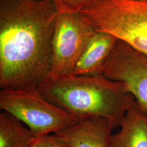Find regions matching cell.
Listing matches in <instances>:
<instances>
[{"label":"cell","instance_id":"obj_11","mask_svg":"<svg viewBox=\"0 0 147 147\" xmlns=\"http://www.w3.org/2000/svg\"><path fill=\"white\" fill-rule=\"evenodd\" d=\"M58 14L79 13L96 5L100 0H52Z\"/></svg>","mask_w":147,"mask_h":147},{"label":"cell","instance_id":"obj_5","mask_svg":"<svg viewBox=\"0 0 147 147\" xmlns=\"http://www.w3.org/2000/svg\"><path fill=\"white\" fill-rule=\"evenodd\" d=\"M96 32L80 12L58 14L49 78L73 75L79 58Z\"/></svg>","mask_w":147,"mask_h":147},{"label":"cell","instance_id":"obj_9","mask_svg":"<svg viewBox=\"0 0 147 147\" xmlns=\"http://www.w3.org/2000/svg\"><path fill=\"white\" fill-rule=\"evenodd\" d=\"M120 131L112 135L110 147H147V116L137 106L128 111Z\"/></svg>","mask_w":147,"mask_h":147},{"label":"cell","instance_id":"obj_4","mask_svg":"<svg viewBox=\"0 0 147 147\" xmlns=\"http://www.w3.org/2000/svg\"><path fill=\"white\" fill-rule=\"evenodd\" d=\"M0 108L24 123L36 137L55 134L80 121L76 116L48 101L38 88L2 89Z\"/></svg>","mask_w":147,"mask_h":147},{"label":"cell","instance_id":"obj_10","mask_svg":"<svg viewBox=\"0 0 147 147\" xmlns=\"http://www.w3.org/2000/svg\"><path fill=\"white\" fill-rule=\"evenodd\" d=\"M36 137L7 112L0 113V147H30Z\"/></svg>","mask_w":147,"mask_h":147},{"label":"cell","instance_id":"obj_8","mask_svg":"<svg viewBox=\"0 0 147 147\" xmlns=\"http://www.w3.org/2000/svg\"><path fill=\"white\" fill-rule=\"evenodd\" d=\"M118 40L109 33L96 32L79 58L73 75H100Z\"/></svg>","mask_w":147,"mask_h":147},{"label":"cell","instance_id":"obj_3","mask_svg":"<svg viewBox=\"0 0 147 147\" xmlns=\"http://www.w3.org/2000/svg\"><path fill=\"white\" fill-rule=\"evenodd\" d=\"M96 32H104L147 55V0H100L80 11Z\"/></svg>","mask_w":147,"mask_h":147},{"label":"cell","instance_id":"obj_12","mask_svg":"<svg viewBox=\"0 0 147 147\" xmlns=\"http://www.w3.org/2000/svg\"><path fill=\"white\" fill-rule=\"evenodd\" d=\"M30 147H71L63 138L55 135L37 137Z\"/></svg>","mask_w":147,"mask_h":147},{"label":"cell","instance_id":"obj_1","mask_svg":"<svg viewBox=\"0 0 147 147\" xmlns=\"http://www.w3.org/2000/svg\"><path fill=\"white\" fill-rule=\"evenodd\" d=\"M58 13L52 0H0V87L30 89L51 73Z\"/></svg>","mask_w":147,"mask_h":147},{"label":"cell","instance_id":"obj_7","mask_svg":"<svg viewBox=\"0 0 147 147\" xmlns=\"http://www.w3.org/2000/svg\"><path fill=\"white\" fill-rule=\"evenodd\" d=\"M112 130L108 119L94 117L80 121L76 125L55 134L71 147H110Z\"/></svg>","mask_w":147,"mask_h":147},{"label":"cell","instance_id":"obj_2","mask_svg":"<svg viewBox=\"0 0 147 147\" xmlns=\"http://www.w3.org/2000/svg\"><path fill=\"white\" fill-rule=\"evenodd\" d=\"M38 88L48 101L79 121L103 117L113 129L121 126L127 112L136 104L121 84L101 75L49 78Z\"/></svg>","mask_w":147,"mask_h":147},{"label":"cell","instance_id":"obj_13","mask_svg":"<svg viewBox=\"0 0 147 147\" xmlns=\"http://www.w3.org/2000/svg\"><path fill=\"white\" fill-rule=\"evenodd\" d=\"M138 1H145V0H138Z\"/></svg>","mask_w":147,"mask_h":147},{"label":"cell","instance_id":"obj_6","mask_svg":"<svg viewBox=\"0 0 147 147\" xmlns=\"http://www.w3.org/2000/svg\"><path fill=\"white\" fill-rule=\"evenodd\" d=\"M100 75L121 84L147 116V55L119 39Z\"/></svg>","mask_w":147,"mask_h":147}]
</instances>
